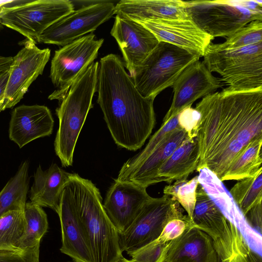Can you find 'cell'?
Wrapping results in <instances>:
<instances>
[{
  "mask_svg": "<svg viewBox=\"0 0 262 262\" xmlns=\"http://www.w3.org/2000/svg\"><path fill=\"white\" fill-rule=\"evenodd\" d=\"M203 62L220 75L227 93L262 90V42L238 49L215 50L207 47Z\"/></svg>",
  "mask_w": 262,
  "mask_h": 262,
  "instance_id": "cell-5",
  "label": "cell"
},
{
  "mask_svg": "<svg viewBox=\"0 0 262 262\" xmlns=\"http://www.w3.org/2000/svg\"><path fill=\"white\" fill-rule=\"evenodd\" d=\"M194 108L200 114L198 168L207 167L222 181L244 151L262 140V90L213 93Z\"/></svg>",
  "mask_w": 262,
  "mask_h": 262,
  "instance_id": "cell-1",
  "label": "cell"
},
{
  "mask_svg": "<svg viewBox=\"0 0 262 262\" xmlns=\"http://www.w3.org/2000/svg\"><path fill=\"white\" fill-rule=\"evenodd\" d=\"M179 126L178 115L166 122H162L160 128L152 136L145 148L124 163L117 177L126 174L142 162L160 145L170 132Z\"/></svg>",
  "mask_w": 262,
  "mask_h": 262,
  "instance_id": "cell-33",
  "label": "cell"
},
{
  "mask_svg": "<svg viewBox=\"0 0 262 262\" xmlns=\"http://www.w3.org/2000/svg\"><path fill=\"white\" fill-rule=\"evenodd\" d=\"M216 262H262L235 224L227 221L224 230L212 238Z\"/></svg>",
  "mask_w": 262,
  "mask_h": 262,
  "instance_id": "cell-23",
  "label": "cell"
},
{
  "mask_svg": "<svg viewBox=\"0 0 262 262\" xmlns=\"http://www.w3.org/2000/svg\"><path fill=\"white\" fill-rule=\"evenodd\" d=\"M24 212L26 227L19 241L18 249L31 247L40 243L49 226L47 214L41 207L31 202L26 203Z\"/></svg>",
  "mask_w": 262,
  "mask_h": 262,
  "instance_id": "cell-28",
  "label": "cell"
},
{
  "mask_svg": "<svg viewBox=\"0 0 262 262\" xmlns=\"http://www.w3.org/2000/svg\"><path fill=\"white\" fill-rule=\"evenodd\" d=\"M223 85L221 80L212 74L203 61L197 60L192 62L171 86L173 99L163 122L168 121L185 108L191 106L198 99L213 93Z\"/></svg>",
  "mask_w": 262,
  "mask_h": 262,
  "instance_id": "cell-13",
  "label": "cell"
},
{
  "mask_svg": "<svg viewBox=\"0 0 262 262\" xmlns=\"http://www.w3.org/2000/svg\"><path fill=\"white\" fill-rule=\"evenodd\" d=\"M9 74V69L0 73V97L4 93L8 82Z\"/></svg>",
  "mask_w": 262,
  "mask_h": 262,
  "instance_id": "cell-39",
  "label": "cell"
},
{
  "mask_svg": "<svg viewBox=\"0 0 262 262\" xmlns=\"http://www.w3.org/2000/svg\"><path fill=\"white\" fill-rule=\"evenodd\" d=\"M244 216L262 200V171L236 183L229 191Z\"/></svg>",
  "mask_w": 262,
  "mask_h": 262,
  "instance_id": "cell-29",
  "label": "cell"
},
{
  "mask_svg": "<svg viewBox=\"0 0 262 262\" xmlns=\"http://www.w3.org/2000/svg\"><path fill=\"white\" fill-rule=\"evenodd\" d=\"M26 227L24 210L10 211L0 217V251L18 249Z\"/></svg>",
  "mask_w": 262,
  "mask_h": 262,
  "instance_id": "cell-30",
  "label": "cell"
},
{
  "mask_svg": "<svg viewBox=\"0 0 262 262\" xmlns=\"http://www.w3.org/2000/svg\"><path fill=\"white\" fill-rule=\"evenodd\" d=\"M40 243L11 251H0V262H39Z\"/></svg>",
  "mask_w": 262,
  "mask_h": 262,
  "instance_id": "cell-36",
  "label": "cell"
},
{
  "mask_svg": "<svg viewBox=\"0 0 262 262\" xmlns=\"http://www.w3.org/2000/svg\"><path fill=\"white\" fill-rule=\"evenodd\" d=\"M163 262H216L212 239L202 230L189 228L172 241Z\"/></svg>",
  "mask_w": 262,
  "mask_h": 262,
  "instance_id": "cell-21",
  "label": "cell"
},
{
  "mask_svg": "<svg viewBox=\"0 0 262 262\" xmlns=\"http://www.w3.org/2000/svg\"><path fill=\"white\" fill-rule=\"evenodd\" d=\"M12 61L13 57L0 55V73L9 69Z\"/></svg>",
  "mask_w": 262,
  "mask_h": 262,
  "instance_id": "cell-40",
  "label": "cell"
},
{
  "mask_svg": "<svg viewBox=\"0 0 262 262\" xmlns=\"http://www.w3.org/2000/svg\"><path fill=\"white\" fill-rule=\"evenodd\" d=\"M111 34L122 52L124 67L132 76L159 41L149 30L140 24L116 15Z\"/></svg>",
  "mask_w": 262,
  "mask_h": 262,
  "instance_id": "cell-16",
  "label": "cell"
},
{
  "mask_svg": "<svg viewBox=\"0 0 262 262\" xmlns=\"http://www.w3.org/2000/svg\"><path fill=\"white\" fill-rule=\"evenodd\" d=\"M136 22L152 33L159 42L172 44L200 58L203 57L214 39L190 19H156Z\"/></svg>",
  "mask_w": 262,
  "mask_h": 262,
  "instance_id": "cell-14",
  "label": "cell"
},
{
  "mask_svg": "<svg viewBox=\"0 0 262 262\" xmlns=\"http://www.w3.org/2000/svg\"><path fill=\"white\" fill-rule=\"evenodd\" d=\"M199 184L198 176L189 180L183 178L166 186L163 193L170 196L172 200L177 201L191 219L195 203L196 190Z\"/></svg>",
  "mask_w": 262,
  "mask_h": 262,
  "instance_id": "cell-32",
  "label": "cell"
},
{
  "mask_svg": "<svg viewBox=\"0 0 262 262\" xmlns=\"http://www.w3.org/2000/svg\"><path fill=\"white\" fill-rule=\"evenodd\" d=\"M262 42V20L252 21L220 43L208 46L215 50L238 49Z\"/></svg>",
  "mask_w": 262,
  "mask_h": 262,
  "instance_id": "cell-31",
  "label": "cell"
},
{
  "mask_svg": "<svg viewBox=\"0 0 262 262\" xmlns=\"http://www.w3.org/2000/svg\"><path fill=\"white\" fill-rule=\"evenodd\" d=\"M115 5L108 1L83 6L61 18L40 36L37 43L64 46L93 32L114 14Z\"/></svg>",
  "mask_w": 262,
  "mask_h": 262,
  "instance_id": "cell-12",
  "label": "cell"
},
{
  "mask_svg": "<svg viewBox=\"0 0 262 262\" xmlns=\"http://www.w3.org/2000/svg\"><path fill=\"white\" fill-rule=\"evenodd\" d=\"M244 218L248 224L261 235L262 229V206L260 203L251 208Z\"/></svg>",
  "mask_w": 262,
  "mask_h": 262,
  "instance_id": "cell-38",
  "label": "cell"
},
{
  "mask_svg": "<svg viewBox=\"0 0 262 262\" xmlns=\"http://www.w3.org/2000/svg\"><path fill=\"white\" fill-rule=\"evenodd\" d=\"M199 59L184 49L160 41L130 77L142 96L155 99L171 87L188 66Z\"/></svg>",
  "mask_w": 262,
  "mask_h": 262,
  "instance_id": "cell-7",
  "label": "cell"
},
{
  "mask_svg": "<svg viewBox=\"0 0 262 262\" xmlns=\"http://www.w3.org/2000/svg\"><path fill=\"white\" fill-rule=\"evenodd\" d=\"M68 262H75V261H68Z\"/></svg>",
  "mask_w": 262,
  "mask_h": 262,
  "instance_id": "cell-43",
  "label": "cell"
},
{
  "mask_svg": "<svg viewBox=\"0 0 262 262\" xmlns=\"http://www.w3.org/2000/svg\"><path fill=\"white\" fill-rule=\"evenodd\" d=\"M54 119L50 109L38 104H23L11 112L10 139L21 148L30 142L52 133Z\"/></svg>",
  "mask_w": 262,
  "mask_h": 262,
  "instance_id": "cell-18",
  "label": "cell"
},
{
  "mask_svg": "<svg viewBox=\"0 0 262 262\" xmlns=\"http://www.w3.org/2000/svg\"><path fill=\"white\" fill-rule=\"evenodd\" d=\"M114 14L136 21L156 19H190L180 0H122Z\"/></svg>",
  "mask_w": 262,
  "mask_h": 262,
  "instance_id": "cell-20",
  "label": "cell"
},
{
  "mask_svg": "<svg viewBox=\"0 0 262 262\" xmlns=\"http://www.w3.org/2000/svg\"><path fill=\"white\" fill-rule=\"evenodd\" d=\"M104 41L91 33L66 45L55 51L50 77L57 90L49 97L60 102L72 84L94 62Z\"/></svg>",
  "mask_w": 262,
  "mask_h": 262,
  "instance_id": "cell-9",
  "label": "cell"
},
{
  "mask_svg": "<svg viewBox=\"0 0 262 262\" xmlns=\"http://www.w3.org/2000/svg\"><path fill=\"white\" fill-rule=\"evenodd\" d=\"M191 227H193L192 222L187 214L182 217L173 219L165 225L157 239L164 243L173 241Z\"/></svg>",
  "mask_w": 262,
  "mask_h": 262,
  "instance_id": "cell-35",
  "label": "cell"
},
{
  "mask_svg": "<svg viewBox=\"0 0 262 262\" xmlns=\"http://www.w3.org/2000/svg\"><path fill=\"white\" fill-rule=\"evenodd\" d=\"M262 140L252 143L234 161L229 168L222 181L240 180L252 177L262 171Z\"/></svg>",
  "mask_w": 262,
  "mask_h": 262,
  "instance_id": "cell-27",
  "label": "cell"
},
{
  "mask_svg": "<svg viewBox=\"0 0 262 262\" xmlns=\"http://www.w3.org/2000/svg\"><path fill=\"white\" fill-rule=\"evenodd\" d=\"M124 67L116 54L100 59L97 101L115 143L136 151L144 145L155 127L154 99L141 95Z\"/></svg>",
  "mask_w": 262,
  "mask_h": 262,
  "instance_id": "cell-2",
  "label": "cell"
},
{
  "mask_svg": "<svg viewBox=\"0 0 262 262\" xmlns=\"http://www.w3.org/2000/svg\"><path fill=\"white\" fill-rule=\"evenodd\" d=\"M180 204L168 195L151 199L143 206L129 228L119 234L123 252L130 256L137 250L157 239L171 220L183 217Z\"/></svg>",
  "mask_w": 262,
  "mask_h": 262,
  "instance_id": "cell-10",
  "label": "cell"
},
{
  "mask_svg": "<svg viewBox=\"0 0 262 262\" xmlns=\"http://www.w3.org/2000/svg\"><path fill=\"white\" fill-rule=\"evenodd\" d=\"M189 137L180 125L170 132L160 145L145 160L123 176L115 180L128 182L147 188L161 182L158 177L160 167L173 151Z\"/></svg>",
  "mask_w": 262,
  "mask_h": 262,
  "instance_id": "cell-19",
  "label": "cell"
},
{
  "mask_svg": "<svg viewBox=\"0 0 262 262\" xmlns=\"http://www.w3.org/2000/svg\"><path fill=\"white\" fill-rule=\"evenodd\" d=\"M117 262H133L131 260L127 259L123 257L118 260Z\"/></svg>",
  "mask_w": 262,
  "mask_h": 262,
  "instance_id": "cell-41",
  "label": "cell"
},
{
  "mask_svg": "<svg viewBox=\"0 0 262 262\" xmlns=\"http://www.w3.org/2000/svg\"><path fill=\"white\" fill-rule=\"evenodd\" d=\"M70 173L55 163L46 170L39 165L33 176L29 192L30 202L41 207H49L58 213L63 188Z\"/></svg>",
  "mask_w": 262,
  "mask_h": 262,
  "instance_id": "cell-22",
  "label": "cell"
},
{
  "mask_svg": "<svg viewBox=\"0 0 262 262\" xmlns=\"http://www.w3.org/2000/svg\"><path fill=\"white\" fill-rule=\"evenodd\" d=\"M191 221L193 227L207 233L211 238L224 229L227 219L199 184Z\"/></svg>",
  "mask_w": 262,
  "mask_h": 262,
  "instance_id": "cell-25",
  "label": "cell"
},
{
  "mask_svg": "<svg viewBox=\"0 0 262 262\" xmlns=\"http://www.w3.org/2000/svg\"><path fill=\"white\" fill-rule=\"evenodd\" d=\"M99 62H94L72 84L56 110L59 126L54 141L56 155L64 167L72 166L77 139L97 91Z\"/></svg>",
  "mask_w": 262,
  "mask_h": 262,
  "instance_id": "cell-4",
  "label": "cell"
},
{
  "mask_svg": "<svg viewBox=\"0 0 262 262\" xmlns=\"http://www.w3.org/2000/svg\"><path fill=\"white\" fill-rule=\"evenodd\" d=\"M23 48L13 57L6 88L0 97V112L12 108L24 97L31 84L42 75L49 61L51 50L41 49L26 39Z\"/></svg>",
  "mask_w": 262,
  "mask_h": 262,
  "instance_id": "cell-11",
  "label": "cell"
},
{
  "mask_svg": "<svg viewBox=\"0 0 262 262\" xmlns=\"http://www.w3.org/2000/svg\"><path fill=\"white\" fill-rule=\"evenodd\" d=\"M57 214L61 229L60 252L75 262H94L78 219L69 179L63 188Z\"/></svg>",
  "mask_w": 262,
  "mask_h": 262,
  "instance_id": "cell-17",
  "label": "cell"
},
{
  "mask_svg": "<svg viewBox=\"0 0 262 262\" xmlns=\"http://www.w3.org/2000/svg\"><path fill=\"white\" fill-rule=\"evenodd\" d=\"M171 243L156 239L133 254L130 260L133 262H163Z\"/></svg>",
  "mask_w": 262,
  "mask_h": 262,
  "instance_id": "cell-34",
  "label": "cell"
},
{
  "mask_svg": "<svg viewBox=\"0 0 262 262\" xmlns=\"http://www.w3.org/2000/svg\"><path fill=\"white\" fill-rule=\"evenodd\" d=\"M200 160L199 145L196 137H189L160 167L158 177L161 182L171 184L174 180L187 179L196 170Z\"/></svg>",
  "mask_w": 262,
  "mask_h": 262,
  "instance_id": "cell-24",
  "label": "cell"
},
{
  "mask_svg": "<svg viewBox=\"0 0 262 262\" xmlns=\"http://www.w3.org/2000/svg\"><path fill=\"white\" fill-rule=\"evenodd\" d=\"M69 181L94 262H117L123 257L119 233L104 210L99 189L76 173L70 174Z\"/></svg>",
  "mask_w": 262,
  "mask_h": 262,
  "instance_id": "cell-3",
  "label": "cell"
},
{
  "mask_svg": "<svg viewBox=\"0 0 262 262\" xmlns=\"http://www.w3.org/2000/svg\"><path fill=\"white\" fill-rule=\"evenodd\" d=\"M103 204L104 210L119 234L130 226L144 204L151 199L146 188L114 180Z\"/></svg>",
  "mask_w": 262,
  "mask_h": 262,
  "instance_id": "cell-15",
  "label": "cell"
},
{
  "mask_svg": "<svg viewBox=\"0 0 262 262\" xmlns=\"http://www.w3.org/2000/svg\"><path fill=\"white\" fill-rule=\"evenodd\" d=\"M74 10L69 0L4 2L0 6V24L36 44L48 28Z\"/></svg>",
  "mask_w": 262,
  "mask_h": 262,
  "instance_id": "cell-8",
  "label": "cell"
},
{
  "mask_svg": "<svg viewBox=\"0 0 262 262\" xmlns=\"http://www.w3.org/2000/svg\"><path fill=\"white\" fill-rule=\"evenodd\" d=\"M179 125L188 134L189 137H196L199 113L191 106L183 110L178 115Z\"/></svg>",
  "mask_w": 262,
  "mask_h": 262,
  "instance_id": "cell-37",
  "label": "cell"
},
{
  "mask_svg": "<svg viewBox=\"0 0 262 262\" xmlns=\"http://www.w3.org/2000/svg\"><path fill=\"white\" fill-rule=\"evenodd\" d=\"M189 18L213 38L229 37L252 21L262 20L261 1H184Z\"/></svg>",
  "mask_w": 262,
  "mask_h": 262,
  "instance_id": "cell-6",
  "label": "cell"
},
{
  "mask_svg": "<svg viewBox=\"0 0 262 262\" xmlns=\"http://www.w3.org/2000/svg\"><path fill=\"white\" fill-rule=\"evenodd\" d=\"M29 162L21 163L0 192V217L13 210H24L29 188Z\"/></svg>",
  "mask_w": 262,
  "mask_h": 262,
  "instance_id": "cell-26",
  "label": "cell"
},
{
  "mask_svg": "<svg viewBox=\"0 0 262 262\" xmlns=\"http://www.w3.org/2000/svg\"><path fill=\"white\" fill-rule=\"evenodd\" d=\"M3 2H0V6L2 5ZM3 28V25H2L1 24H0V31L1 30V29Z\"/></svg>",
  "mask_w": 262,
  "mask_h": 262,
  "instance_id": "cell-42",
  "label": "cell"
}]
</instances>
